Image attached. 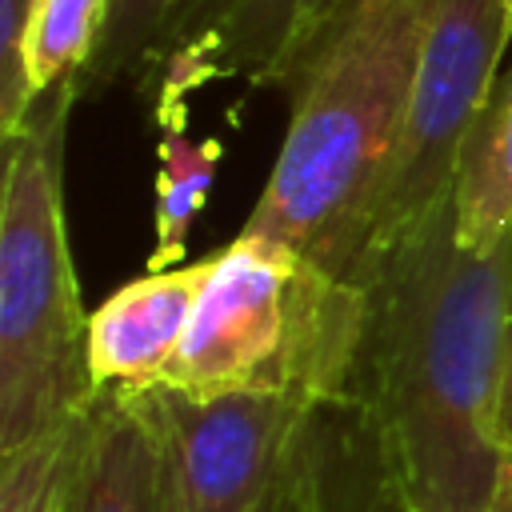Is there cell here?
Segmentation results:
<instances>
[{
	"mask_svg": "<svg viewBox=\"0 0 512 512\" xmlns=\"http://www.w3.org/2000/svg\"><path fill=\"white\" fill-rule=\"evenodd\" d=\"M352 284L364 292L352 408L384 468L420 512H488L512 460L500 424L512 240L468 252L448 200Z\"/></svg>",
	"mask_w": 512,
	"mask_h": 512,
	"instance_id": "1",
	"label": "cell"
},
{
	"mask_svg": "<svg viewBox=\"0 0 512 512\" xmlns=\"http://www.w3.org/2000/svg\"><path fill=\"white\" fill-rule=\"evenodd\" d=\"M424 0H348L292 76V116L240 236L356 276L396 160Z\"/></svg>",
	"mask_w": 512,
	"mask_h": 512,
	"instance_id": "2",
	"label": "cell"
},
{
	"mask_svg": "<svg viewBox=\"0 0 512 512\" xmlns=\"http://www.w3.org/2000/svg\"><path fill=\"white\" fill-rule=\"evenodd\" d=\"M76 80L44 92L4 140L0 188V456L96 404L88 312L64 220V136Z\"/></svg>",
	"mask_w": 512,
	"mask_h": 512,
	"instance_id": "3",
	"label": "cell"
},
{
	"mask_svg": "<svg viewBox=\"0 0 512 512\" xmlns=\"http://www.w3.org/2000/svg\"><path fill=\"white\" fill-rule=\"evenodd\" d=\"M364 336L360 284L332 280L292 248L236 236L212 272L160 388L188 396L304 392L352 408Z\"/></svg>",
	"mask_w": 512,
	"mask_h": 512,
	"instance_id": "4",
	"label": "cell"
},
{
	"mask_svg": "<svg viewBox=\"0 0 512 512\" xmlns=\"http://www.w3.org/2000/svg\"><path fill=\"white\" fill-rule=\"evenodd\" d=\"M508 40V0H424L408 112L364 260L412 236L452 200L464 140L500 80Z\"/></svg>",
	"mask_w": 512,
	"mask_h": 512,
	"instance_id": "5",
	"label": "cell"
},
{
	"mask_svg": "<svg viewBox=\"0 0 512 512\" xmlns=\"http://www.w3.org/2000/svg\"><path fill=\"white\" fill-rule=\"evenodd\" d=\"M144 400L160 432L168 512H280L328 408L304 392L152 388Z\"/></svg>",
	"mask_w": 512,
	"mask_h": 512,
	"instance_id": "6",
	"label": "cell"
},
{
	"mask_svg": "<svg viewBox=\"0 0 512 512\" xmlns=\"http://www.w3.org/2000/svg\"><path fill=\"white\" fill-rule=\"evenodd\" d=\"M348 0H212L168 44L148 92L156 116L180 120V96L216 76L292 84L296 68Z\"/></svg>",
	"mask_w": 512,
	"mask_h": 512,
	"instance_id": "7",
	"label": "cell"
},
{
	"mask_svg": "<svg viewBox=\"0 0 512 512\" xmlns=\"http://www.w3.org/2000/svg\"><path fill=\"white\" fill-rule=\"evenodd\" d=\"M212 256L184 260L164 272L120 284L96 312H88V376L96 392H152L172 368Z\"/></svg>",
	"mask_w": 512,
	"mask_h": 512,
	"instance_id": "8",
	"label": "cell"
},
{
	"mask_svg": "<svg viewBox=\"0 0 512 512\" xmlns=\"http://www.w3.org/2000/svg\"><path fill=\"white\" fill-rule=\"evenodd\" d=\"M64 512H168L164 452L144 392H100L88 408Z\"/></svg>",
	"mask_w": 512,
	"mask_h": 512,
	"instance_id": "9",
	"label": "cell"
},
{
	"mask_svg": "<svg viewBox=\"0 0 512 512\" xmlns=\"http://www.w3.org/2000/svg\"><path fill=\"white\" fill-rule=\"evenodd\" d=\"M300 512H420V508L396 488L356 408H324L300 472Z\"/></svg>",
	"mask_w": 512,
	"mask_h": 512,
	"instance_id": "10",
	"label": "cell"
},
{
	"mask_svg": "<svg viewBox=\"0 0 512 512\" xmlns=\"http://www.w3.org/2000/svg\"><path fill=\"white\" fill-rule=\"evenodd\" d=\"M456 240L468 252H492L512 240V68L500 72L480 108L452 184Z\"/></svg>",
	"mask_w": 512,
	"mask_h": 512,
	"instance_id": "11",
	"label": "cell"
},
{
	"mask_svg": "<svg viewBox=\"0 0 512 512\" xmlns=\"http://www.w3.org/2000/svg\"><path fill=\"white\" fill-rule=\"evenodd\" d=\"M224 144L212 140H192L180 120L164 124V136L156 144V248L148 260V272H164L184 260L188 252V228L200 216L216 168H220Z\"/></svg>",
	"mask_w": 512,
	"mask_h": 512,
	"instance_id": "12",
	"label": "cell"
},
{
	"mask_svg": "<svg viewBox=\"0 0 512 512\" xmlns=\"http://www.w3.org/2000/svg\"><path fill=\"white\" fill-rule=\"evenodd\" d=\"M208 4L212 0H112L104 36L80 76V92L108 88L128 72L152 76V68L168 52V44Z\"/></svg>",
	"mask_w": 512,
	"mask_h": 512,
	"instance_id": "13",
	"label": "cell"
},
{
	"mask_svg": "<svg viewBox=\"0 0 512 512\" xmlns=\"http://www.w3.org/2000/svg\"><path fill=\"white\" fill-rule=\"evenodd\" d=\"M108 4L112 0H36L28 48H24L32 104L64 80L80 84L88 60L104 36Z\"/></svg>",
	"mask_w": 512,
	"mask_h": 512,
	"instance_id": "14",
	"label": "cell"
},
{
	"mask_svg": "<svg viewBox=\"0 0 512 512\" xmlns=\"http://www.w3.org/2000/svg\"><path fill=\"white\" fill-rule=\"evenodd\" d=\"M88 412L0 456V512H64Z\"/></svg>",
	"mask_w": 512,
	"mask_h": 512,
	"instance_id": "15",
	"label": "cell"
},
{
	"mask_svg": "<svg viewBox=\"0 0 512 512\" xmlns=\"http://www.w3.org/2000/svg\"><path fill=\"white\" fill-rule=\"evenodd\" d=\"M32 8L36 0H0V136L4 140H12L32 112V92L24 72Z\"/></svg>",
	"mask_w": 512,
	"mask_h": 512,
	"instance_id": "16",
	"label": "cell"
},
{
	"mask_svg": "<svg viewBox=\"0 0 512 512\" xmlns=\"http://www.w3.org/2000/svg\"><path fill=\"white\" fill-rule=\"evenodd\" d=\"M500 424H504V440L512 448V324H508V380H504V416H500Z\"/></svg>",
	"mask_w": 512,
	"mask_h": 512,
	"instance_id": "17",
	"label": "cell"
},
{
	"mask_svg": "<svg viewBox=\"0 0 512 512\" xmlns=\"http://www.w3.org/2000/svg\"><path fill=\"white\" fill-rule=\"evenodd\" d=\"M488 512H512V484H508V480L500 484V492H496V500H492Z\"/></svg>",
	"mask_w": 512,
	"mask_h": 512,
	"instance_id": "18",
	"label": "cell"
},
{
	"mask_svg": "<svg viewBox=\"0 0 512 512\" xmlns=\"http://www.w3.org/2000/svg\"><path fill=\"white\" fill-rule=\"evenodd\" d=\"M312 444V440H308ZM308 456V452H304ZM300 472H304V464H300ZM280 512H300V476H296V488H292V496H288V504L280 508Z\"/></svg>",
	"mask_w": 512,
	"mask_h": 512,
	"instance_id": "19",
	"label": "cell"
},
{
	"mask_svg": "<svg viewBox=\"0 0 512 512\" xmlns=\"http://www.w3.org/2000/svg\"><path fill=\"white\" fill-rule=\"evenodd\" d=\"M504 480H508V484H512V460H508V472H504Z\"/></svg>",
	"mask_w": 512,
	"mask_h": 512,
	"instance_id": "20",
	"label": "cell"
},
{
	"mask_svg": "<svg viewBox=\"0 0 512 512\" xmlns=\"http://www.w3.org/2000/svg\"><path fill=\"white\" fill-rule=\"evenodd\" d=\"M508 8H512V0H508Z\"/></svg>",
	"mask_w": 512,
	"mask_h": 512,
	"instance_id": "21",
	"label": "cell"
}]
</instances>
